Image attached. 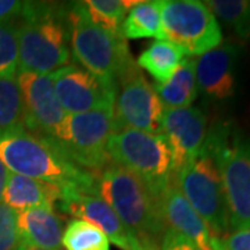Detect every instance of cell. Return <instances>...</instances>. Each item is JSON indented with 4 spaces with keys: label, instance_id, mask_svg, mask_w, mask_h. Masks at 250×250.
Instances as JSON below:
<instances>
[{
    "label": "cell",
    "instance_id": "cell-1",
    "mask_svg": "<svg viewBox=\"0 0 250 250\" xmlns=\"http://www.w3.org/2000/svg\"><path fill=\"white\" fill-rule=\"evenodd\" d=\"M16 25L18 71L49 75L70 64L68 3L24 1Z\"/></svg>",
    "mask_w": 250,
    "mask_h": 250
},
{
    "label": "cell",
    "instance_id": "cell-2",
    "mask_svg": "<svg viewBox=\"0 0 250 250\" xmlns=\"http://www.w3.org/2000/svg\"><path fill=\"white\" fill-rule=\"evenodd\" d=\"M0 163L9 172L52 182L64 190L93 192V172L80 168L49 139L24 128L0 131Z\"/></svg>",
    "mask_w": 250,
    "mask_h": 250
},
{
    "label": "cell",
    "instance_id": "cell-3",
    "mask_svg": "<svg viewBox=\"0 0 250 250\" xmlns=\"http://www.w3.org/2000/svg\"><path fill=\"white\" fill-rule=\"evenodd\" d=\"M93 192L116 211L135 236L160 242L167 231L161 214L160 197L154 195L142 179L123 167L111 163L95 172Z\"/></svg>",
    "mask_w": 250,
    "mask_h": 250
},
{
    "label": "cell",
    "instance_id": "cell-4",
    "mask_svg": "<svg viewBox=\"0 0 250 250\" xmlns=\"http://www.w3.org/2000/svg\"><path fill=\"white\" fill-rule=\"evenodd\" d=\"M205 145L218 164L229 215V232L250 229V136L228 121L207 129Z\"/></svg>",
    "mask_w": 250,
    "mask_h": 250
},
{
    "label": "cell",
    "instance_id": "cell-5",
    "mask_svg": "<svg viewBox=\"0 0 250 250\" xmlns=\"http://www.w3.org/2000/svg\"><path fill=\"white\" fill-rule=\"evenodd\" d=\"M68 22L72 57L86 71L116 85L120 74L135 62L125 39L98 27L82 1L68 3Z\"/></svg>",
    "mask_w": 250,
    "mask_h": 250
},
{
    "label": "cell",
    "instance_id": "cell-6",
    "mask_svg": "<svg viewBox=\"0 0 250 250\" xmlns=\"http://www.w3.org/2000/svg\"><path fill=\"white\" fill-rule=\"evenodd\" d=\"M116 131L113 108H102L67 114L47 139L75 166L95 174L111 164L107 142Z\"/></svg>",
    "mask_w": 250,
    "mask_h": 250
},
{
    "label": "cell",
    "instance_id": "cell-7",
    "mask_svg": "<svg viewBox=\"0 0 250 250\" xmlns=\"http://www.w3.org/2000/svg\"><path fill=\"white\" fill-rule=\"evenodd\" d=\"M110 161L135 174L160 197L172 179V153L163 134L120 129L107 142Z\"/></svg>",
    "mask_w": 250,
    "mask_h": 250
},
{
    "label": "cell",
    "instance_id": "cell-8",
    "mask_svg": "<svg viewBox=\"0 0 250 250\" xmlns=\"http://www.w3.org/2000/svg\"><path fill=\"white\" fill-rule=\"evenodd\" d=\"M189 205L218 239L229 233V215L223 179L213 153L203 143L195 159L172 175Z\"/></svg>",
    "mask_w": 250,
    "mask_h": 250
},
{
    "label": "cell",
    "instance_id": "cell-9",
    "mask_svg": "<svg viewBox=\"0 0 250 250\" xmlns=\"http://www.w3.org/2000/svg\"><path fill=\"white\" fill-rule=\"evenodd\" d=\"M160 11L164 41L178 46L188 57L221 45V25L205 1L160 0Z\"/></svg>",
    "mask_w": 250,
    "mask_h": 250
},
{
    "label": "cell",
    "instance_id": "cell-10",
    "mask_svg": "<svg viewBox=\"0 0 250 250\" xmlns=\"http://www.w3.org/2000/svg\"><path fill=\"white\" fill-rule=\"evenodd\" d=\"M113 111L117 131L136 129L161 134L164 106L152 83L141 71L136 60L117 78Z\"/></svg>",
    "mask_w": 250,
    "mask_h": 250
},
{
    "label": "cell",
    "instance_id": "cell-11",
    "mask_svg": "<svg viewBox=\"0 0 250 250\" xmlns=\"http://www.w3.org/2000/svg\"><path fill=\"white\" fill-rule=\"evenodd\" d=\"M54 92L65 114H80L113 108L116 85L86 71L78 64H68L52 74Z\"/></svg>",
    "mask_w": 250,
    "mask_h": 250
},
{
    "label": "cell",
    "instance_id": "cell-12",
    "mask_svg": "<svg viewBox=\"0 0 250 250\" xmlns=\"http://www.w3.org/2000/svg\"><path fill=\"white\" fill-rule=\"evenodd\" d=\"M16 81L22 100L24 129L46 139L50 138L67 116L56 96L52 74L18 71Z\"/></svg>",
    "mask_w": 250,
    "mask_h": 250
},
{
    "label": "cell",
    "instance_id": "cell-13",
    "mask_svg": "<svg viewBox=\"0 0 250 250\" xmlns=\"http://www.w3.org/2000/svg\"><path fill=\"white\" fill-rule=\"evenodd\" d=\"M207 129V116L200 107L164 108L161 134L170 145L174 174L199 154Z\"/></svg>",
    "mask_w": 250,
    "mask_h": 250
},
{
    "label": "cell",
    "instance_id": "cell-14",
    "mask_svg": "<svg viewBox=\"0 0 250 250\" xmlns=\"http://www.w3.org/2000/svg\"><path fill=\"white\" fill-rule=\"evenodd\" d=\"M239 47L232 41L221 45L196 60V81L199 93L210 102H227L236 95Z\"/></svg>",
    "mask_w": 250,
    "mask_h": 250
},
{
    "label": "cell",
    "instance_id": "cell-15",
    "mask_svg": "<svg viewBox=\"0 0 250 250\" xmlns=\"http://www.w3.org/2000/svg\"><path fill=\"white\" fill-rule=\"evenodd\" d=\"M57 205L62 213L96 227L107 236L108 241L120 249H126L131 238L134 236V233L118 218L116 211L93 192L78 189L64 190Z\"/></svg>",
    "mask_w": 250,
    "mask_h": 250
},
{
    "label": "cell",
    "instance_id": "cell-16",
    "mask_svg": "<svg viewBox=\"0 0 250 250\" xmlns=\"http://www.w3.org/2000/svg\"><path fill=\"white\" fill-rule=\"evenodd\" d=\"M163 220L172 231L185 236L199 250H224L223 241L214 236L205 220L189 205L172 178L160 195Z\"/></svg>",
    "mask_w": 250,
    "mask_h": 250
},
{
    "label": "cell",
    "instance_id": "cell-17",
    "mask_svg": "<svg viewBox=\"0 0 250 250\" xmlns=\"http://www.w3.org/2000/svg\"><path fill=\"white\" fill-rule=\"evenodd\" d=\"M64 189L56 184L41 179L28 178L9 172L1 196V203L9 206L16 213L38 207L56 208Z\"/></svg>",
    "mask_w": 250,
    "mask_h": 250
},
{
    "label": "cell",
    "instance_id": "cell-18",
    "mask_svg": "<svg viewBox=\"0 0 250 250\" xmlns=\"http://www.w3.org/2000/svg\"><path fill=\"white\" fill-rule=\"evenodd\" d=\"M20 239L35 248L62 250L64 224L62 217L50 207H38L17 213Z\"/></svg>",
    "mask_w": 250,
    "mask_h": 250
},
{
    "label": "cell",
    "instance_id": "cell-19",
    "mask_svg": "<svg viewBox=\"0 0 250 250\" xmlns=\"http://www.w3.org/2000/svg\"><path fill=\"white\" fill-rule=\"evenodd\" d=\"M164 108L190 107L199 96L196 81V62L185 57L177 71L163 85H153Z\"/></svg>",
    "mask_w": 250,
    "mask_h": 250
},
{
    "label": "cell",
    "instance_id": "cell-20",
    "mask_svg": "<svg viewBox=\"0 0 250 250\" xmlns=\"http://www.w3.org/2000/svg\"><path fill=\"white\" fill-rule=\"evenodd\" d=\"M121 36L125 41L147 39L164 41L161 25L160 0L138 1L126 13L124 24L121 28Z\"/></svg>",
    "mask_w": 250,
    "mask_h": 250
},
{
    "label": "cell",
    "instance_id": "cell-21",
    "mask_svg": "<svg viewBox=\"0 0 250 250\" xmlns=\"http://www.w3.org/2000/svg\"><path fill=\"white\" fill-rule=\"evenodd\" d=\"M187 56L178 46L168 41H154L138 57V65L149 72L156 85H163L177 71Z\"/></svg>",
    "mask_w": 250,
    "mask_h": 250
},
{
    "label": "cell",
    "instance_id": "cell-22",
    "mask_svg": "<svg viewBox=\"0 0 250 250\" xmlns=\"http://www.w3.org/2000/svg\"><path fill=\"white\" fill-rule=\"evenodd\" d=\"M205 3L235 38L250 41V0H207Z\"/></svg>",
    "mask_w": 250,
    "mask_h": 250
},
{
    "label": "cell",
    "instance_id": "cell-23",
    "mask_svg": "<svg viewBox=\"0 0 250 250\" xmlns=\"http://www.w3.org/2000/svg\"><path fill=\"white\" fill-rule=\"evenodd\" d=\"M136 1L125 0H86L82 1L89 18L102 29L111 35L121 36V28L126 17V11L134 7ZM124 39V38H123Z\"/></svg>",
    "mask_w": 250,
    "mask_h": 250
},
{
    "label": "cell",
    "instance_id": "cell-24",
    "mask_svg": "<svg viewBox=\"0 0 250 250\" xmlns=\"http://www.w3.org/2000/svg\"><path fill=\"white\" fill-rule=\"evenodd\" d=\"M62 246L64 250H110V241L96 227L74 218L64 228Z\"/></svg>",
    "mask_w": 250,
    "mask_h": 250
},
{
    "label": "cell",
    "instance_id": "cell-25",
    "mask_svg": "<svg viewBox=\"0 0 250 250\" xmlns=\"http://www.w3.org/2000/svg\"><path fill=\"white\" fill-rule=\"evenodd\" d=\"M24 128L22 100L16 78H0V131Z\"/></svg>",
    "mask_w": 250,
    "mask_h": 250
},
{
    "label": "cell",
    "instance_id": "cell-26",
    "mask_svg": "<svg viewBox=\"0 0 250 250\" xmlns=\"http://www.w3.org/2000/svg\"><path fill=\"white\" fill-rule=\"evenodd\" d=\"M18 72V39L16 20L0 22V78H16Z\"/></svg>",
    "mask_w": 250,
    "mask_h": 250
},
{
    "label": "cell",
    "instance_id": "cell-27",
    "mask_svg": "<svg viewBox=\"0 0 250 250\" xmlns=\"http://www.w3.org/2000/svg\"><path fill=\"white\" fill-rule=\"evenodd\" d=\"M21 243L17 227V213L0 203V250H17Z\"/></svg>",
    "mask_w": 250,
    "mask_h": 250
},
{
    "label": "cell",
    "instance_id": "cell-28",
    "mask_svg": "<svg viewBox=\"0 0 250 250\" xmlns=\"http://www.w3.org/2000/svg\"><path fill=\"white\" fill-rule=\"evenodd\" d=\"M160 250H199L187 239L185 236L179 235L178 232L167 228V231L161 236L160 239Z\"/></svg>",
    "mask_w": 250,
    "mask_h": 250
},
{
    "label": "cell",
    "instance_id": "cell-29",
    "mask_svg": "<svg viewBox=\"0 0 250 250\" xmlns=\"http://www.w3.org/2000/svg\"><path fill=\"white\" fill-rule=\"evenodd\" d=\"M221 241L224 250H250V229L231 231Z\"/></svg>",
    "mask_w": 250,
    "mask_h": 250
},
{
    "label": "cell",
    "instance_id": "cell-30",
    "mask_svg": "<svg viewBox=\"0 0 250 250\" xmlns=\"http://www.w3.org/2000/svg\"><path fill=\"white\" fill-rule=\"evenodd\" d=\"M24 1L18 0H0V22L13 21L21 13Z\"/></svg>",
    "mask_w": 250,
    "mask_h": 250
},
{
    "label": "cell",
    "instance_id": "cell-31",
    "mask_svg": "<svg viewBox=\"0 0 250 250\" xmlns=\"http://www.w3.org/2000/svg\"><path fill=\"white\" fill-rule=\"evenodd\" d=\"M125 250H160V242L150 238H139L134 235Z\"/></svg>",
    "mask_w": 250,
    "mask_h": 250
},
{
    "label": "cell",
    "instance_id": "cell-32",
    "mask_svg": "<svg viewBox=\"0 0 250 250\" xmlns=\"http://www.w3.org/2000/svg\"><path fill=\"white\" fill-rule=\"evenodd\" d=\"M7 174L9 171L7 168L0 163V203H1V196H3V190H4V185H6V179H7Z\"/></svg>",
    "mask_w": 250,
    "mask_h": 250
},
{
    "label": "cell",
    "instance_id": "cell-33",
    "mask_svg": "<svg viewBox=\"0 0 250 250\" xmlns=\"http://www.w3.org/2000/svg\"><path fill=\"white\" fill-rule=\"evenodd\" d=\"M17 250H47V249H41V248H35V246H31V245H27V243H20V246L17 248Z\"/></svg>",
    "mask_w": 250,
    "mask_h": 250
}]
</instances>
